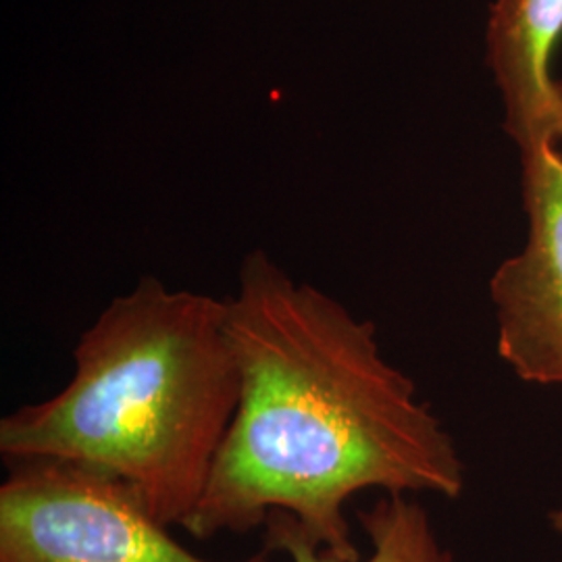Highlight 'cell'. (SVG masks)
<instances>
[{"label":"cell","instance_id":"obj_7","mask_svg":"<svg viewBox=\"0 0 562 562\" xmlns=\"http://www.w3.org/2000/svg\"><path fill=\"white\" fill-rule=\"evenodd\" d=\"M552 138L562 148V80H554V130Z\"/></svg>","mask_w":562,"mask_h":562},{"label":"cell","instance_id":"obj_3","mask_svg":"<svg viewBox=\"0 0 562 562\" xmlns=\"http://www.w3.org/2000/svg\"><path fill=\"white\" fill-rule=\"evenodd\" d=\"M0 485V562H223L181 546L140 494L76 462L9 464ZM232 562H276L262 550Z\"/></svg>","mask_w":562,"mask_h":562},{"label":"cell","instance_id":"obj_1","mask_svg":"<svg viewBox=\"0 0 562 562\" xmlns=\"http://www.w3.org/2000/svg\"><path fill=\"white\" fill-rule=\"evenodd\" d=\"M240 396L201 503L181 529L244 536L292 515L344 562L361 554L346 504L364 490L461 498L467 469L415 382L383 357L378 327L265 250L225 299Z\"/></svg>","mask_w":562,"mask_h":562},{"label":"cell","instance_id":"obj_8","mask_svg":"<svg viewBox=\"0 0 562 562\" xmlns=\"http://www.w3.org/2000/svg\"><path fill=\"white\" fill-rule=\"evenodd\" d=\"M550 525H552V529H554L557 533H561L562 536V506L554 508V510L550 513Z\"/></svg>","mask_w":562,"mask_h":562},{"label":"cell","instance_id":"obj_5","mask_svg":"<svg viewBox=\"0 0 562 562\" xmlns=\"http://www.w3.org/2000/svg\"><path fill=\"white\" fill-rule=\"evenodd\" d=\"M562 38V0H496L487 21V63L501 88L506 132L519 148L552 140L550 59Z\"/></svg>","mask_w":562,"mask_h":562},{"label":"cell","instance_id":"obj_6","mask_svg":"<svg viewBox=\"0 0 562 562\" xmlns=\"http://www.w3.org/2000/svg\"><path fill=\"white\" fill-rule=\"evenodd\" d=\"M357 515L371 543L369 557L359 562H457L440 542L427 508L413 496L383 494ZM265 550L285 554L290 562H344L313 542L288 513L269 515Z\"/></svg>","mask_w":562,"mask_h":562},{"label":"cell","instance_id":"obj_2","mask_svg":"<svg viewBox=\"0 0 562 562\" xmlns=\"http://www.w3.org/2000/svg\"><path fill=\"white\" fill-rule=\"evenodd\" d=\"M240 396L225 301L142 278L74 348V375L0 422L7 464L76 462L130 483L167 527L201 503Z\"/></svg>","mask_w":562,"mask_h":562},{"label":"cell","instance_id":"obj_4","mask_svg":"<svg viewBox=\"0 0 562 562\" xmlns=\"http://www.w3.org/2000/svg\"><path fill=\"white\" fill-rule=\"evenodd\" d=\"M519 150L529 227L490 280L498 355L522 382L562 385V153L552 140Z\"/></svg>","mask_w":562,"mask_h":562}]
</instances>
